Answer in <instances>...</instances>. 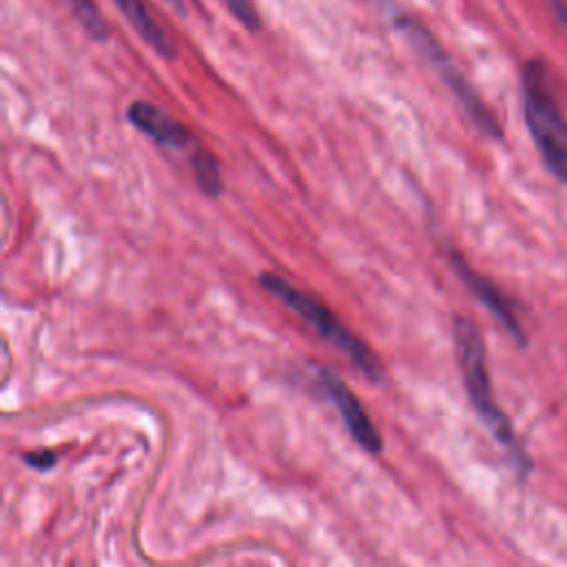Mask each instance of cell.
Instances as JSON below:
<instances>
[{"label":"cell","mask_w":567,"mask_h":567,"mask_svg":"<svg viewBox=\"0 0 567 567\" xmlns=\"http://www.w3.org/2000/svg\"><path fill=\"white\" fill-rule=\"evenodd\" d=\"M520 100L527 133L545 168L567 186V115L547 64L532 58L520 69Z\"/></svg>","instance_id":"1"},{"label":"cell","mask_w":567,"mask_h":567,"mask_svg":"<svg viewBox=\"0 0 567 567\" xmlns=\"http://www.w3.org/2000/svg\"><path fill=\"white\" fill-rule=\"evenodd\" d=\"M454 341H456V354H458V368L463 372L465 390L470 394V401L485 423V427L492 432L496 443L507 452L512 465L518 472H529L532 463L523 447V443L516 436V430L512 427L507 414L498 408L492 394L489 372H487V359H485V346L483 337L476 330V326L465 319H454Z\"/></svg>","instance_id":"2"},{"label":"cell","mask_w":567,"mask_h":567,"mask_svg":"<svg viewBox=\"0 0 567 567\" xmlns=\"http://www.w3.org/2000/svg\"><path fill=\"white\" fill-rule=\"evenodd\" d=\"M394 27L403 33V38L410 42V47L439 73V78L445 82L447 91L454 95L458 106L465 111V115L472 120V124L489 140H503V128L498 124V117L494 111L485 104V100L474 91V86L467 82V78L454 66V62L447 58L439 40L432 35V31L408 13L394 16Z\"/></svg>","instance_id":"3"},{"label":"cell","mask_w":567,"mask_h":567,"mask_svg":"<svg viewBox=\"0 0 567 567\" xmlns=\"http://www.w3.org/2000/svg\"><path fill=\"white\" fill-rule=\"evenodd\" d=\"M259 284L272 295L277 297L281 303H286L288 308H292L303 321H308L328 343H332L337 350H341L368 379L379 381L383 377L381 365L377 361V357L370 352V348L357 337L352 334L332 312L328 306H323L321 301H317L315 297H310L308 292L295 288L292 284H288L284 277L275 275V272H264L259 277Z\"/></svg>","instance_id":"4"},{"label":"cell","mask_w":567,"mask_h":567,"mask_svg":"<svg viewBox=\"0 0 567 567\" xmlns=\"http://www.w3.org/2000/svg\"><path fill=\"white\" fill-rule=\"evenodd\" d=\"M321 377V385L326 390V394L330 396V401L334 403V408L339 410L348 432L352 434V439L370 454H379L383 447L381 434L377 430V425L370 421L368 412L363 410L361 401L357 399V394L330 370H319Z\"/></svg>","instance_id":"5"},{"label":"cell","mask_w":567,"mask_h":567,"mask_svg":"<svg viewBox=\"0 0 567 567\" xmlns=\"http://www.w3.org/2000/svg\"><path fill=\"white\" fill-rule=\"evenodd\" d=\"M452 261H454V268L458 272V277L467 284V288L472 290V295L492 312V317L503 326V330L518 343V346H525L527 343V337H525V330L520 328V321H518V315L514 310V303L507 299V295L494 284L489 281L485 275L476 272L474 268H470L463 257L458 255H452Z\"/></svg>","instance_id":"6"},{"label":"cell","mask_w":567,"mask_h":567,"mask_svg":"<svg viewBox=\"0 0 567 567\" xmlns=\"http://www.w3.org/2000/svg\"><path fill=\"white\" fill-rule=\"evenodd\" d=\"M126 120L159 146L184 148L190 142V131L182 122L173 120L166 111L146 100L131 102L126 109Z\"/></svg>","instance_id":"7"},{"label":"cell","mask_w":567,"mask_h":567,"mask_svg":"<svg viewBox=\"0 0 567 567\" xmlns=\"http://www.w3.org/2000/svg\"><path fill=\"white\" fill-rule=\"evenodd\" d=\"M117 11L128 20V24L135 29L140 40H144L153 53H157L164 60L177 58L175 42L166 35V31L153 20L151 11L142 0H113Z\"/></svg>","instance_id":"8"},{"label":"cell","mask_w":567,"mask_h":567,"mask_svg":"<svg viewBox=\"0 0 567 567\" xmlns=\"http://www.w3.org/2000/svg\"><path fill=\"white\" fill-rule=\"evenodd\" d=\"M190 164H193V173L199 190L208 197H217L221 193V173L215 155L208 153L206 148H197L193 153Z\"/></svg>","instance_id":"9"},{"label":"cell","mask_w":567,"mask_h":567,"mask_svg":"<svg viewBox=\"0 0 567 567\" xmlns=\"http://www.w3.org/2000/svg\"><path fill=\"white\" fill-rule=\"evenodd\" d=\"M75 20L84 29V33L95 40V42H106L109 40V24L102 18L97 4L93 0H66Z\"/></svg>","instance_id":"10"},{"label":"cell","mask_w":567,"mask_h":567,"mask_svg":"<svg viewBox=\"0 0 567 567\" xmlns=\"http://www.w3.org/2000/svg\"><path fill=\"white\" fill-rule=\"evenodd\" d=\"M228 9L233 11V16L250 31H257L259 29V16L257 11L252 9L250 0H226Z\"/></svg>","instance_id":"11"},{"label":"cell","mask_w":567,"mask_h":567,"mask_svg":"<svg viewBox=\"0 0 567 567\" xmlns=\"http://www.w3.org/2000/svg\"><path fill=\"white\" fill-rule=\"evenodd\" d=\"M22 458H24V463H27V465H31L33 470H40V472H44V470H49V467H53V465H55V454H53L51 450L27 452Z\"/></svg>","instance_id":"12"},{"label":"cell","mask_w":567,"mask_h":567,"mask_svg":"<svg viewBox=\"0 0 567 567\" xmlns=\"http://www.w3.org/2000/svg\"><path fill=\"white\" fill-rule=\"evenodd\" d=\"M549 7L556 16V20L563 24V29L567 31V2L565 0H549Z\"/></svg>","instance_id":"13"},{"label":"cell","mask_w":567,"mask_h":567,"mask_svg":"<svg viewBox=\"0 0 567 567\" xmlns=\"http://www.w3.org/2000/svg\"><path fill=\"white\" fill-rule=\"evenodd\" d=\"M175 13H179V16H186V4H184V0H164Z\"/></svg>","instance_id":"14"}]
</instances>
